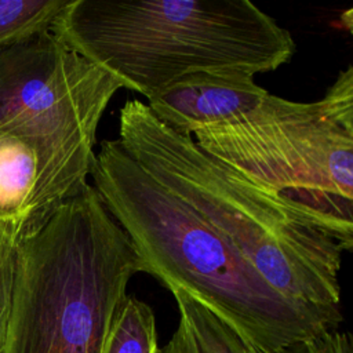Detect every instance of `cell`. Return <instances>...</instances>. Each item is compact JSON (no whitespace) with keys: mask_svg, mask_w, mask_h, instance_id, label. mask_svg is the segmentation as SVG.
<instances>
[{"mask_svg":"<svg viewBox=\"0 0 353 353\" xmlns=\"http://www.w3.org/2000/svg\"><path fill=\"white\" fill-rule=\"evenodd\" d=\"M90 176L125 232L143 273L181 290L263 349L316 338L339 324L274 291L190 204L142 168L117 139L101 142Z\"/></svg>","mask_w":353,"mask_h":353,"instance_id":"cell-1","label":"cell"},{"mask_svg":"<svg viewBox=\"0 0 353 353\" xmlns=\"http://www.w3.org/2000/svg\"><path fill=\"white\" fill-rule=\"evenodd\" d=\"M123 149L196 208L290 302L342 321V250L228 163L131 99L119 114Z\"/></svg>","mask_w":353,"mask_h":353,"instance_id":"cell-2","label":"cell"},{"mask_svg":"<svg viewBox=\"0 0 353 353\" xmlns=\"http://www.w3.org/2000/svg\"><path fill=\"white\" fill-rule=\"evenodd\" d=\"M51 32L148 99L197 70L272 72L296 50L248 0H72Z\"/></svg>","mask_w":353,"mask_h":353,"instance_id":"cell-3","label":"cell"},{"mask_svg":"<svg viewBox=\"0 0 353 353\" xmlns=\"http://www.w3.org/2000/svg\"><path fill=\"white\" fill-rule=\"evenodd\" d=\"M139 272L131 240L87 183L19 241L1 353H102Z\"/></svg>","mask_w":353,"mask_h":353,"instance_id":"cell-4","label":"cell"},{"mask_svg":"<svg viewBox=\"0 0 353 353\" xmlns=\"http://www.w3.org/2000/svg\"><path fill=\"white\" fill-rule=\"evenodd\" d=\"M192 137L342 251L353 252V131L320 101L268 94L248 114Z\"/></svg>","mask_w":353,"mask_h":353,"instance_id":"cell-5","label":"cell"},{"mask_svg":"<svg viewBox=\"0 0 353 353\" xmlns=\"http://www.w3.org/2000/svg\"><path fill=\"white\" fill-rule=\"evenodd\" d=\"M120 88L51 30L0 52V130L29 139L40 159L32 229L88 183L97 128Z\"/></svg>","mask_w":353,"mask_h":353,"instance_id":"cell-6","label":"cell"},{"mask_svg":"<svg viewBox=\"0 0 353 353\" xmlns=\"http://www.w3.org/2000/svg\"><path fill=\"white\" fill-rule=\"evenodd\" d=\"M269 92L241 70H197L183 74L148 99L153 114L183 135L230 124L255 110Z\"/></svg>","mask_w":353,"mask_h":353,"instance_id":"cell-7","label":"cell"},{"mask_svg":"<svg viewBox=\"0 0 353 353\" xmlns=\"http://www.w3.org/2000/svg\"><path fill=\"white\" fill-rule=\"evenodd\" d=\"M172 295L179 313L178 325L160 353H353V332L338 330L280 349H263L188 292L175 290Z\"/></svg>","mask_w":353,"mask_h":353,"instance_id":"cell-8","label":"cell"},{"mask_svg":"<svg viewBox=\"0 0 353 353\" xmlns=\"http://www.w3.org/2000/svg\"><path fill=\"white\" fill-rule=\"evenodd\" d=\"M40 159L34 145L0 130V243L18 247L36 218Z\"/></svg>","mask_w":353,"mask_h":353,"instance_id":"cell-9","label":"cell"},{"mask_svg":"<svg viewBox=\"0 0 353 353\" xmlns=\"http://www.w3.org/2000/svg\"><path fill=\"white\" fill-rule=\"evenodd\" d=\"M72 0H0V52L50 32Z\"/></svg>","mask_w":353,"mask_h":353,"instance_id":"cell-10","label":"cell"},{"mask_svg":"<svg viewBox=\"0 0 353 353\" xmlns=\"http://www.w3.org/2000/svg\"><path fill=\"white\" fill-rule=\"evenodd\" d=\"M102 353H160L152 307L127 295L116 314Z\"/></svg>","mask_w":353,"mask_h":353,"instance_id":"cell-11","label":"cell"},{"mask_svg":"<svg viewBox=\"0 0 353 353\" xmlns=\"http://www.w3.org/2000/svg\"><path fill=\"white\" fill-rule=\"evenodd\" d=\"M320 102L328 114L353 131V65L339 72Z\"/></svg>","mask_w":353,"mask_h":353,"instance_id":"cell-12","label":"cell"},{"mask_svg":"<svg viewBox=\"0 0 353 353\" xmlns=\"http://www.w3.org/2000/svg\"><path fill=\"white\" fill-rule=\"evenodd\" d=\"M17 269V247L0 243V353L11 313Z\"/></svg>","mask_w":353,"mask_h":353,"instance_id":"cell-13","label":"cell"},{"mask_svg":"<svg viewBox=\"0 0 353 353\" xmlns=\"http://www.w3.org/2000/svg\"><path fill=\"white\" fill-rule=\"evenodd\" d=\"M341 23L343 25V28L353 36V7L345 10L341 14Z\"/></svg>","mask_w":353,"mask_h":353,"instance_id":"cell-14","label":"cell"}]
</instances>
